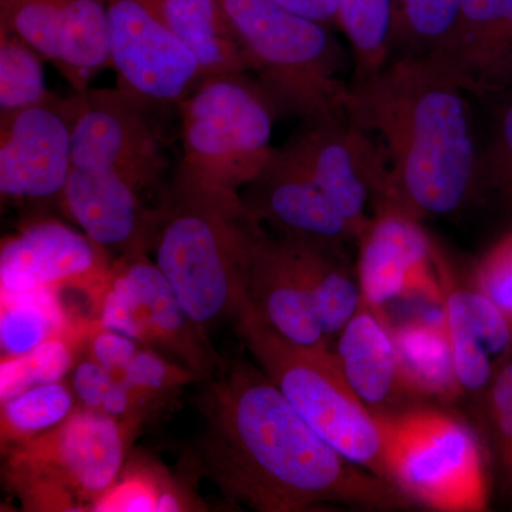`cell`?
<instances>
[{
  "label": "cell",
  "instance_id": "obj_1",
  "mask_svg": "<svg viewBox=\"0 0 512 512\" xmlns=\"http://www.w3.org/2000/svg\"><path fill=\"white\" fill-rule=\"evenodd\" d=\"M202 393V470L234 503L262 512L413 507L312 430L264 370L221 360Z\"/></svg>",
  "mask_w": 512,
  "mask_h": 512
},
{
  "label": "cell",
  "instance_id": "obj_2",
  "mask_svg": "<svg viewBox=\"0 0 512 512\" xmlns=\"http://www.w3.org/2000/svg\"><path fill=\"white\" fill-rule=\"evenodd\" d=\"M470 94L437 55L393 56L375 76L349 84L348 119L382 156L386 192L380 207L420 221L450 218L483 194L484 151Z\"/></svg>",
  "mask_w": 512,
  "mask_h": 512
},
{
  "label": "cell",
  "instance_id": "obj_3",
  "mask_svg": "<svg viewBox=\"0 0 512 512\" xmlns=\"http://www.w3.org/2000/svg\"><path fill=\"white\" fill-rule=\"evenodd\" d=\"M256 227L241 197L202 190L178 175L154 212L147 254L205 335L237 319L247 303Z\"/></svg>",
  "mask_w": 512,
  "mask_h": 512
},
{
  "label": "cell",
  "instance_id": "obj_4",
  "mask_svg": "<svg viewBox=\"0 0 512 512\" xmlns=\"http://www.w3.org/2000/svg\"><path fill=\"white\" fill-rule=\"evenodd\" d=\"M248 72L279 114L345 119L349 84L328 26L271 0H218Z\"/></svg>",
  "mask_w": 512,
  "mask_h": 512
},
{
  "label": "cell",
  "instance_id": "obj_5",
  "mask_svg": "<svg viewBox=\"0 0 512 512\" xmlns=\"http://www.w3.org/2000/svg\"><path fill=\"white\" fill-rule=\"evenodd\" d=\"M183 160L178 177L217 194L241 197L274 154L276 111L247 73L204 76L177 107Z\"/></svg>",
  "mask_w": 512,
  "mask_h": 512
},
{
  "label": "cell",
  "instance_id": "obj_6",
  "mask_svg": "<svg viewBox=\"0 0 512 512\" xmlns=\"http://www.w3.org/2000/svg\"><path fill=\"white\" fill-rule=\"evenodd\" d=\"M235 325L265 375L312 430L350 463L386 480L382 427L350 390L335 355H313L289 345L247 308Z\"/></svg>",
  "mask_w": 512,
  "mask_h": 512
},
{
  "label": "cell",
  "instance_id": "obj_7",
  "mask_svg": "<svg viewBox=\"0 0 512 512\" xmlns=\"http://www.w3.org/2000/svg\"><path fill=\"white\" fill-rule=\"evenodd\" d=\"M128 427L77 406L56 429L9 448L6 477L30 510L92 511L117 483Z\"/></svg>",
  "mask_w": 512,
  "mask_h": 512
},
{
  "label": "cell",
  "instance_id": "obj_8",
  "mask_svg": "<svg viewBox=\"0 0 512 512\" xmlns=\"http://www.w3.org/2000/svg\"><path fill=\"white\" fill-rule=\"evenodd\" d=\"M377 420L384 478L410 504L436 511L487 507L484 451L467 423L436 409L404 410Z\"/></svg>",
  "mask_w": 512,
  "mask_h": 512
},
{
  "label": "cell",
  "instance_id": "obj_9",
  "mask_svg": "<svg viewBox=\"0 0 512 512\" xmlns=\"http://www.w3.org/2000/svg\"><path fill=\"white\" fill-rule=\"evenodd\" d=\"M97 325L128 336L210 379L221 363L208 335L190 318L173 286L147 252L114 261L97 309Z\"/></svg>",
  "mask_w": 512,
  "mask_h": 512
},
{
  "label": "cell",
  "instance_id": "obj_10",
  "mask_svg": "<svg viewBox=\"0 0 512 512\" xmlns=\"http://www.w3.org/2000/svg\"><path fill=\"white\" fill-rule=\"evenodd\" d=\"M106 6L117 87L151 110L177 109L204 77L200 60L148 0H106Z\"/></svg>",
  "mask_w": 512,
  "mask_h": 512
},
{
  "label": "cell",
  "instance_id": "obj_11",
  "mask_svg": "<svg viewBox=\"0 0 512 512\" xmlns=\"http://www.w3.org/2000/svg\"><path fill=\"white\" fill-rule=\"evenodd\" d=\"M73 94L72 167L113 171L140 192L160 185L167 158L154 110L120 87Z\"/></svg>",
  "mask_w": 512,
  "mask_h": 512
},
{
  "label": "cell",
  "instance_id": "obj_12",
  "mask_svg": "<svg viewBox=\"0 0 512 512\" xmlns=\"http://www.w3.org/2000/svg\"><path fill=\"white\" fill-rule=\"evenodd\" d=\"M74 94H50L28 109L0 117L3 202L57 204L72 171Z\"/></svg>",
  "mask_w": 512,
  "mask_h": 512
},
{
  "label": "cell",
  "instance_id": "obj_13",
  "mask_svg": "<svg viewBox=\"0 0 512 512\" xmlns=\"http://www.w3.org/2000/svg\"><path fill=\"white\" fill-rule=\"evenodd\" d=\"M285 147L362 237L386 192L382 156L372 138L348 117L305 120Z\"/></svg>",
  "mask_w": 512,
  "mask_h": 512
},
{
  "label": "cell",
  "instance_id": "obj_14",
  "mask_svg": "<svg viewBox=\"0 0 512 512\" xmlns=\"http://www.w3.org/2000/svg\"><path fill=\"white\" fill-rule=\"evenodd\" d=\"M109 252L57 220H36L3 239L0 288L6 293L72 288L87 293L99 309L111 269Z\"/></svg>",
  "mask_w": 512,
  "mask_h": 512
},
{
  "label": "cell",
  "instance_id": "obj_15",
  "mask_svg": "<svg viewBox=\"0 0 512 512\" xmlns=\"http://www.w3.org/2000/svg\"><path fill=\"white\" fill-rule=\"evenodd\" d=\"M357 247L363 298L383 318L384 306L407 296L443 303L446 288L437 281V254L417 218L389 205L377 208Z\"/></svg>",
  "mask_w": 512,
  "mask_h": 512
},
{
  "label": "cell",
  "instance_id": "obj_16",
  "mask_svg": "<svg viewBox=\"0 0 512 512\" xmlns=\"http://www.w3.org/2000/svg\"><path fill=\"white\" fill-rule=\"evenodd\" d=\"M241 200L252 220L271 225L279 237L340 255L359 241L349 221L285 146L275 148L261 174L241 191Z\"/></svg>",
  "mask_w": 512,
  "mask_h": 512
},
{
  "label": "cell",
  "instance_id": "obj_17",
  "mask_svg": "<svg viewBox=\"0 0 512 512\" xmlns=\"http://www.w3.org/2000/svg\"><path fill=\"white\" fill-rule=\"evenodd\" d=\"M244 308L289 345L313 355H335L291 249L284 238L269 237L259 224L249 252Z\"/></svg>",
  "mask_w": 512,
  "mask_h": 512
},
{
  "label": "cell",
  "instance_id": "obj_18",
  "mask_svg": "<svg viewBox=\"0 0 512 512\" xmlns=\"http://www.w3.org/2000/svg\"><path fill=\"white\" fill-rule=\"evenodd\" d=\"M63 211L97 245L120 256L147 252L154 210L141 192L113 171L72 167L63 195Z\"/></svg>",
  "mask_w": 512,
  "mask_h": 512
},
{
  "label": "cell",
  "instance_id": "obj_19",
  "mask_svg": "<svg viewBox=\"0 0 512 512\" xmlns=\"http://www.w3.org/2000/svg\"><path fill=\"white\" fill-rule=\"evenodd\" d=\"M443 322L461 392L480 404L512 357V323L481 289H444Z\"/></svg>",
  "mask_w": 512,
  "mask_h": 512
},
{
  "label": "cell",
  "instance_id": "obj_20",
  "mask_svg": "<svg viewBox=\"0 0 512 512\" xmlns=\"http://www.w3.org/2000/svg\"><path fill=\"white\" fill-rule=\"evenodd\" d=\"M333 346L340 373L360 402L376 417L396 414L394 409L409 394L387 319L363 302Z\"/></svg>",
  "mask_w": 512,
  "mask_h": 512
},
{
  "label": "cell",
  "instance_id": "obj_21",
  "mask_svg": "<svg viewBox=\"0 0 512 512\" xmlns=\"http://www.w3.org/2000/svg\"><path fill=\"white\" fill-rule=\"evenodd\" d=\"M392 335L409 397L454 402L463 396L444 322L413 320L392 328Z\"/></svg>",
  "mask_w": 512,
  "mask_h": 512
},
{
  "label": "cell",
  "instance_id": "obj_22",
  "mask_svg": "<svg viewBox=\"0 0 512 512\" xmlns=\"http://www.w3.org/2000/svg\"><path fill=\"white\" fill-rule=\"evenodd\" d=\"M284 239L311 292L320 328L333 346L365 302L359 278L350 275L343 255L298 239Z\"/></svg>",
  "mask_w": 512,
  "mask_h": 512
},
{
  "label": "cell",
  "instance_id": "obj_23",
  "mask_svg": "<svg viewBox=\"0 0 512 512\" xmlns=\"http://www.w3.org/2000/svg\"><path fill=\"white\" fill-rule=\"evenodd\" d=\"M200 60L204 76L248 73L218 0H148Z\"/></svg>",
  "mask_w": 512,
  "mask_h": 512
},
{
  "label": "cell",
  "instance_id": "obj_24",
  "mask_svg": "<svg viewBox=\"0 0 512 512\" xmlns=\"http://www.w3.org/2000/svg\"><path fill=\"white\" fill-rule=\"evenodd\" d=\"M107 67L111 49L106 0H66L56 69L74 93H82Z\"/></svg>",
  "mask_w": 512,
  "mask_h": 512
},
{
  "label": "cell",
  "instance_id": "obj_25",
  "mask_svg": "<svg viewBox=\"0 0 512 512\" xmlns=\"http://www.w3.org/2000/svg\"><path fill=\"white\" fill-rule=\"evenodd\" d=\"M66 333L70 332L59 292H2L0 342L3 357L26 355L47 339Z\"/></svg>",
  "mask_w": 512,
  "mask_h": 512
},
{
  "label": "cell",
  "instance_id": "obj_26",
  "mask_svg": "<svg viewBox=\"0 0 512 512\" xmlns=\"http://www.w3.org/2000/svg\"><path fill=\"white\" fill-rule=\"evenodd\" d=\"M338 26L352 47L353 82L375 76L393 59V0H338Z\"/></svg>",
  "mask_w": 512,
  "mask_h": 512
},
{
  "label": "cell",
  "instance_id": "obj_27",
  "mask_svg": "<svg viewBox=\"0 0 512 512\" xmlns=\"http://www.w3.org/2000/svg\"><path fill=\"white\" fill-rule=\"evenodd\" d=\"M463 0H393L394 55H437L456 29Z\"/></svg>",
  "mask_w": 512,
  "mask_h": 512
},
{
  "label": "cell",
  "instance_id": "obj_28",
  "mask_svg": "<svg viewBox=\"0 0 512 512\" xmlns=\"http://www.w3.org/2000/svg\"><path fill=\"white\" fill-rule=\"evenodd\" d=\"M72 387L62 382L30 387L2 403V443L10 448L56 429L76 410Z\"/></svg>",
  "mask_w": 512,
  "mask_h": 512
},
{
  "label": "cell",
  "instance_id": "obj_29",
  "mask_svg": "<svg viewBox=\"0 0 512 512\" xmlns=\"http://www.w3.org/2000/svg\"><path fill=\"white\" fill-rule=\"evenodd\" d=\"M512 12V0H463L456 29L437 53L467 84L485 47Z\"/></svg>",
  "mask_w": 512,
  "mask_h": 512
},
{
  "label": "cell",
  "instance_id": "obj_30",
  "mask_svg": "<svg viewBox=\"0 0 512 512\" xmlns=\"http://www.w3.org/2000/svg\"><path fill=\"white\" fill-rule=\"evenodd\" d=\"M43 59L19 36L0 28V117L28 109L50 96Z\"/></svg>",
  "mask_w": 512,
  "mask_h": 512
},
{
  "label": "cell",
  "instance_id": "obj_31",
  "mask_svg": "<svg viewBox=\"0 0 512 512\" xmlns=\"http://www.w3.org/2000/svg\"><path fill=\"white\" fill-rule=\"evenodd\" d=\"M76 330L66 335L47 339L32 352L23 356L2 357L0 397L8 402L30 387L39 384L63 382L73 370Z\"/></svg>",
  "mask_w": 512,
  "mask_h": 512
},
{
  "label": "cell",
  "instance_id": "obj_32",
  "mask_svg": "<svg viewBox=\"0 0 512 512\" xmlns=\"http://www.w3.org/2000/svg\"><path fill=\"white\" fill-rule=\"evenodd\" d=\"M66 0H0V28L25 40L57 66Z\"/></svg>",
  "mask_w": 512,
  "mask_h": 512
},
{
  "label": "cell",
  "instance_id": "obj_33",
  "mask_svg": "<svg viewBox=\"0 0 512 512\" xmlns=\"http://www.w3.org/2000/svg\"><path fill=\"white\" fill-rule=\"evenodd\" d=\"M488 453L505 493L512 495V357L478 404Z\"/></svg>",
  "mask_w": 512,
  "mask_h": 512
},
{
  "label": "cell",
  "instance_id": "obj_34",
  "mask_svg": "<svg viewBox=\"0 0 512 512\" xmlns=\"http://www.w3.org/2000/svg\"><path fill=\"white\" fill-rule=\"evenodd\" d=\"M116 380L131 390L141 414L147 404H157L185 384L201 382L200 377L187 367L146 346H141L130 365Z\"/></svg>",
  "mask_w": 512,
  "mask_h": 512
},
{
  "label": "cell",
  "instance_id": "obj_35",
  "mask_svg": "<svg viewBox=\"0 0 512 512\" xmlns=\"http://www.w3.org/2000/svg\"><path fill=\"white\" fill-rule=\"evenodd\" d=\"M512 323V231L507 232L481 256L473 279Z\"/></svg>",
  "mask_w": 512,
  "mask_h": 512
},
{
  "label": "cell",
  "instance_id": "obj_36",
  "mask_svg": "<svg viewBox=\"0 0 512 512\" xmlns=\"http://www.w3.org/2000/svg\"><path fill=\"white\" fill-rule=\"evenodd\" d=\"M467 83L473 94L498 92L512 86V12L485 47Z\"/></svg>",
  "mask_w": 512,
  "mask_h": 512
},
{
  "label": "cell",
  "instance_id": "obj_37",
  "mask_svg": "<svg viewBox=\"0 0 512 512\" xmlns=\"http://www.w3.org/2000/svg\"><path fill=\"white\" fill-rule=\"evenodd\" d=\"M161 490L153 474H127L93 505L92 511L156 512Z\"/></svg>",
  "mask_w": 512,
  "mask_h": 512
},
{
  "label": "cell",
  "instance_id": "obj_38",
  "mask_svg": "<svg viewBox=\"0 0 512 512\" xmlns=\"http://www.w3.org/2000/svg\"><path fill=\"white\" fill-rule=\"evenodd\" d=\"M485 185L512 201V103L498 117L493 143L484 151Z\"/></svg>",
  "mask_w": 512,
  "mask_h": 512
},
{
  "label": "cell",
  "instance_id": "obj_39",
  "mask_svg": "<svg viewBox=\"0 0 512 512\" xmlns=\"http://www.w3.org/2000/svg\"><path fill=\"white\" fill-rule=\"evenodd\" d=\"M87 342V357L109 370L114 379L127 369L141 348L136 340L113 330L100 328L97 322L90 330Z\"/></svg>",
  "mask_w": 512,
  "mask_h": 512
},
{
  "label": "cell",
  "instance_id": "obj_40",
  "mask_svg": "<svg viewBox=\"0 0 512 512\" xmlns=\"http://www.w3.org/2000/svg\"><path fill=\"white\" fill-rule=\"evenodd\" d=\"M116 379L109 370L87 357L73 367L72 390L77 404L84 409L101 412L104 400Z\"/></svg>",
  "mask_w": 512,
  "mask_h": 512
},
{
  "label": "cell",
  "instance_id": "obj_41",
  "mask_svg": "<svg viewBox=\"0 0 512 512\" xmlns=\"http://www.w3.org/2000/svg\"><path fill=\"white\" fill-rule=\"evenodd\" d=\"M271 2L323 25H338V0H271Z\"/></svg>",
  "mask_w": 512,
  "mask_h": 512
}]
</instances>
